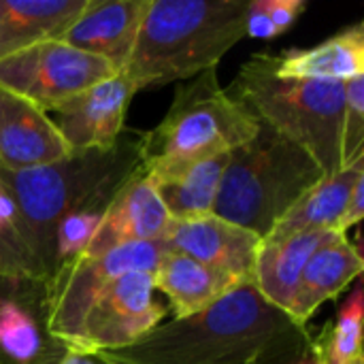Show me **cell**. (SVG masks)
Segmentation results:
<instances>
[{
  "label": "cell",
  "instance_id": "29",
  "mask_svg": "<svg viewBox=\"0 0 364 364\" xmlns=\"http://www.w3.org/2000/svg\"><path fill=\"white\" fill-rule=\"evenodd\" d=\"M58 364H117L100 352H73L66 350Z\"/></svg>",
  "mask_w": 364,
  "mask_h": 364
},
{
  "label": "cell",
  "instance_id": "20",
  "mask_svg": "<svg viewBox=\"0 0 364 364\" xmlns=\"http://www.w3.org/2000/svg\"><path fill=\"white\" fill-rule=\"evenodd\" d=\"M90 0H0V60L36 43L53 41Z\"/></svg>",
  "mask_w": 364,
  "mask_h": 364
},
{
  "label": "cell",
  "instance_id": "19",
  "mask_svg": "<svg viewBox=\"0 0 364 364\" xmlns=\"http://www.w3.org/2000/svg\"><path fill=\"white\" fill-rule=\"evenodd\" d=\"M273 70L282 79L350 81L360 77L364 75V23L356 21L307 49L273 53Z\"/></svg>",
  "mask_w": 364,
  "mask_h": 364
},
{
  "label": "cell",
  "instance_id": "6",
  "mask_svg": "<svg viewBox=\"0 0 364 364\" xmlns=\"http://www.w3.org/2000/svg\"><path fill=\"white\" fill-rule=\"evenodd\" d=\"M324 177L303 147L258 122L256 134L230 151L213 213L267 239L294 203Z\"/></svg>",
  "mask_w": 364,
  "mask_h": 364
},
{
  "label": "cell",
  "instance_id": "1",
  "mask_svg": "<svg viewBox=\"0 0 364 364\" xmlns=\"http://www.w3.org/2000/svg\"><path fill=\"white\" fill-rule=\"evenodd\" d=\"M311 350L305 326L267 303L254 282H243L205 311L100 354L117 364H294Z\"/></svg>",
  "mask_w": 364,
  "mask_h": 364
},
{
  "label": "cell",
  "instance_id": "21",
  "mask_svg": "<svg viewBox=\"0 0 364 364\" xmlns=\"http://www.w3.org/2000/svg\"><path fill=\"white\" fill-rule=\"evenodd\" d=\"M364 177V156L356 158L339 173L324 177L305 192L294 207L275 224L267 239H284L303 230H335L341 232V220L356 181ZM343 235V232H341Z\"/></svg>",
  "mask_w": 364,
  "mask_h": 364
},
{
  "label": "cell",
  "instance_id": "30",
  "mask_svg": "<svg viewBox=\"0 0 364 364\" xmlns=\"http://www.w3.org/2000/svg\"><path fill=\"white\" fill-rule=\"evenodd\" d=\"M36 286L43 284H34V282H17V279H9V277H0V296H9V294H21L28 292Z\"/></svg>",
  "mask_w": 364,
  "mask_h": 364
},
{
  "label": "cell",
  "instance_id": "14",
  "mask_svg": "<svg viewBox=\"0 0 364 364\" xmlns=\"http://www.w3.org/2000/svg\"><path fill=\"white\" fill-rule=\"evenodd\" d=\"M147 4L149 0H90L83 13L62 32L60 41L111 62L122 73Z\"/></svg>",
  "mask_w": 364,
  "mask_h": 364
},
{
  "label": "cell",
  "instance_id": "22",
  "mask_svg": "<svg viewBox=\"0 0 364 364\" xmlns=\"http://www.w3.org/2000/svg\"><path fill=\"white\" fill-rule=\"evenodd\" d=\"M230 154H220L192 164L177 177L154 183L171 220H188L213 213L224 168Z\"/></svg>",
  "mask_w": 364,
  "mask_h": 364
},
{
  "label": "cell",
  "instance_id": "10",
  "mask_svg": "<svg viewBox=\"0 0 364 364\" xmlns=\"http://www.w3.org/2000/svg\"><path fill=\"white\" fill-rule=\"evenodd\" d=\"M136 92L132 81L117 73L58 105L51 111L53 124L68 149H111L124 134L126 113Z\"/></svg>",
  "mask_w": 364,
  "mask_h": 364
},
{
  "label": "cell",
  "instance_id": "13",
  "mask_svg": "<svg viewBox=\"0 0 364 364\" xmlns=\"http://www.w3.org/2000/svg\"><path fill=\"white\" fill-rule=\"evenodd\" d=\"M70 154L49 113L0 90V168L19 173L64 160Z\"/></svg>",
  "mask_w": 364,
  "mask_h": 364
},
{
  "label": "cell",
  "instance_id": "12",
  "mask_svg": "<svg viewBox=\"0 0 364 364\" xmlns=\"http://www.w3.org/2000/svg\"><path fill=\"white\" fill-rule=\"evenodd\" d=\"M168 224V211L164 209L151 179L139 166L111 198L83 256H96L132 243L160 241Z\"/></svg>",
  "mask_w": 364,
  "mask_h": 364
},
{
  "label": "cell",
  "instance_id": "4",
  "mask_svg": "<svg viewBox=\"0 0 364 364\" xmlns=\"http://www.w3.org/2000/svg\"><path fill=\"white\" fill-rule=\"evenodd\" d=\"M258 130V119L220 85L209 68L175 87L166 115L141 132V168L158 183L207 158L230 154Z\"/></svg>",
  "mask_w": 364,
  "mask_h": 364
},
{
  "label": "cell",
  "instance_id": "26",
  "mask_svg": "<svg viewBox=\"0 0 364 364\" xmlns=\"http://www.w3.org/2000/svg\"><path fill=\"white\" fill-rule=\"evenodd\" d=\"M105 209H85L66 215L55 228V273L81 258L94 239ZM53 279V277H51Z\"/></svg>",
  "mask_w": 364,
  "mask_h": 364
},
{
  "label": "cell",
  "instance_id": "15",
  "mask_svg": "<svg viewBox=\"0 0 364 364\" xmlns=\"http://www.w3.org/2000/svg\"><path fill=\"white\" fill-rule=\"evenodd\" d=\"M363 267L360 250L348 241V235L333 232L309 258L288 316L299 326H305L326 301L350 288L354 279H360Z\"/></svg>",
  "mask_w": 364,
  "mask_h": 364
},
{
  "label": "cell",
  "instance_id": "28",
  "mask_svg": "<svg viewBox=\"0 0 364 364\" xmlns=\"http://www.w3.org/2000/svg\"><path fill=\"white\" fill-rule=\"evenodd\" d=\"M363 215H364V177H360V179L356 181L354 190H352V196H350V200H348V209H346V215H343V220H341L339 230L346 235V232H348V228H352V226L360 224Z\"/></svg>",
  "mask_w": 364,
  "mask_h": 364
},
{
  "label": "cell",
  "instance_id": "25",
  "mask_svg": "<svg viewBox=\"0 0 364 364\" xmlns=\"http://www.w3.org/2000/svg\"><path fill=\"white\" fill-rule=\"evenodd\" d=\"M307 11V0H250L245 36L273 41L286 34Z\"/></svg>",
  "mask_w": 364,
  "mask_h": 364
},
{
  "label": "cell",
  "instance_id": "27",
  "mask_svg": "<svg viewBox=\"0 0 364 364\" xmlns=\"http://www.w3.org/2000/svg\"><path fill=\"white\" fill-rule=\"evenodd\" d=\"M364 156V75L346 81V109L341 126V166Z\"/></svg>",
  "mask_w": 364,
  "mask_h": 364
},
{
  "label": "cell",
  "instance_id": "9",
  "mask_svg": "<svg viewBox=\"0 0 364 364\" xmlns=\"http://www.w3.org/2000/svg\"><path fill=\"white\" fill-rule=\"evenodd\" d=\"M154 292V275L147 271H134L111 282L90 303L68 350L113 352L139 341L166 316V307L156 301Z\"/></svg>",
  "mask_w": 364,
  "mask_h": 364
},
{
  "label": "cell",
  "instance_id": "24",
  "mask_svg": "<svg viewBox=\"0 0 364 364\" xmlns=\"http://www.w3.org/2000/svg\"><path fill=\"white\" fill-rule=\"evenodd\" d=\"M0 277L17 282H34L45 286V273L30 250L15 205L0 179Z\"/></svg>",
  "mask_w": 364,
  "mask_h": 364
},
{
  "label": "cell",
  "instance_id": "17",
  "mask_svg": "<svg viewBox=\"0 0 364 364\" xmlns=\"http://www.w3.org/2000/svg\"><path fill=\"white\" fill-rule=\"evenodd\" d=\"M333 232L303 230L284 239H262L252 275L262 299L288 314L309 258Z\"/></svg>",
  "mask_w": 364,
  "mask_h": 364
},
{
  "label": "cell",
  "instance_id": "2",
  "mask_svg": "<svg viewBox=\"0 0 364 364\" xmlns=\"http://www.w3.org/2000/svg\"><path fill=\"white\" fill-rule=\"evenodd\" d=\"M141 166V132L122 134L111 149L70 151L64 160L0 179L15 205L21 232L45 273L55 275V228L77 211L107 209L126 179Z\"/></svg>",
  "mask_w": 364,
  "mask_h": 364
},
{
  "label": "cell",
  "instance_id": "3",
  "mask_svg": "<svg viewBox=\"0 0 364 364\" xmlns=\"http://www.w3.org/2000/svg\"><path fill=\"white\" fill-rule=\"evenodd\" d=\"M250 0H149L122 73L136 90L188 81L245 38Z\"/></svg>",
  "mask_w": 364,
  "mask_h": 364
},
{
  "label": "cell",
  "instance_id": "23",
  "mask_svg": "<svg viewBox=\"0 0 364 364\" xmlns=\"http://www.w3.org/2000/svg\"><path fill=\"white\" fill-rule=\"evenodd\" d=\"M363 314V284L358 282L341 305L333 326H326L320 339H314L322 364H364Z\"/></svg>",
  "mask_w": 364,
  "mask_h": 364
},
{
  "label": "cell",
  "instance_id": "16",
  "mask_svg": "<svg viewBox=\"0 0 364 364\" xmlns=\"http://www.w3.org/2000/svg\"><path fill=\"white\" fill-rule=\"evenodd\" d=\"M45 286L0 296V358L9 364H58L66 352L49 337L45 324Z\"/></svg>",
  "mask_w": 364,
  "mask_h": 364
},
{
  "label": "cell",
  "instance_id": "11",
  "mask_svg": "<svg viewBox=\"0 0 364 364\" xmlns=\"http://www.w3.org/2000/svg\"><path fill=\"white\" fill-rule=\"evenodd\" d=\"M162 241L168 250L194 258L196 262L222 271L239 282H252L256 256L262 239L215 213L171 220Z\"/></svg>",
  "mask_w": 364,
  "mask_h": 364
},
{
  "label": "cell",
  "instance_id": "18",
  "mask_svg": "<svg viewBox=\"0 0 364 364\" xmlns=\"http://www.w3.org/2000/svg\"><path fill=\"white\" fill-rule=\"evenodd\" d=\"M151 275L154 288L168 299L175 318L200 314L243 284L173 250L160 258Z\"/></svg>",
  "mask_w": 364,
  "mask_h": 364
},
{
  "label": "cell",
  "instance_id": "7",
  "mask_svg": "<svg viewBox=\"0 0 364 364\" xmlns=\"http://www.w3.org/2000/svg\"><path fill=\"white\" fill-rule=\"evenodd\" d=\"M168 245L160 241L122 245L96 256H81L60 269L45 288V328L64 350L75 341L83 316L98 292L134 271L154 273Z\"/></svg>",
  "mask_w": 364,
  "mask_h": 364
},
{
  "label": "cell",
  "instance_id": "8",
  "mask_svg": "<svg viewBox=\"0 0 364 364\" xmlns=\"http://www.w3.org/2000/svg\"><path fill=\"white\" fill-rule=\"evenodd\" d=\"M117 73L111 62L53 38L0 60V90L51 113L70 96Z\"/></svg>",
  "mask_w": 364,
  "mask_h": 364
},
{
  "label": "cell",
  "instance_id": "5",
  "mask_svg": "<svg viewBox=\"0 0 364 364\" xmlns=\"http://www.w3.org/2000/svg\"><path fill=\"white\" fill-rule=\"evenodd\" d=\"M228 94L258 122L303 147L326 177L343 168L346 81L282 79L273 70V53L260 51L241 64Z\"/></svg>",
  "mask_w": 364,
  "mask_h": 364
}]
</instances>
